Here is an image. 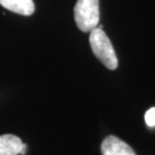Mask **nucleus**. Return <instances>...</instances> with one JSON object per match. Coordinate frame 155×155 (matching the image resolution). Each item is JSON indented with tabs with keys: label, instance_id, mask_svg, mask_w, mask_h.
I'll list each match as a JSON object with an SVG mask.
<instances>
[{
	"label": "nucleus",
	"instance_id": "f257e3e1",
	"mask_svg": "<svg viewBox=\"0 0 155 155\" xmlns=\"http://www.w3.org/2000/svg\"><path fill=\"white\" fill-rule=\"evenodd\" d=\"M90 45L95 56L108 69L114 70L118 66V59L110 39L102 28H95L90 33Z\"/></svg>",
	"mask_w": 155,
	"mask_h": 155
},
{
	"label": "nucleus",
	"instance_id": "f03ea898",
	"mask_svg": "<svg viewBox=\"0 0 155 155\" xmlns=\"http://www.w3.org/2000/svg\"><path fill=\"white\" fill-rule=\"evenodd\" d=\"M74 14L78 28L83 32H91L100 21L99 0H78Z\"/></svg>",
	"mask_w": 155,
	"mask_h": 155
},
{
	"label": "nucleus",
	"instance_id": "7ed1b4c3",
	"mask_svg": "<svg viewBox=\"0 0 155 155\" xmlns=\"http://www.w3.org/2000/svg\"><path fill=\"white\" fill-rule=\"evenodd\" d=\"M101 151L103 155H136L130 145L114 135H109L103 140Z\"/></svg>",
	"mask_w": 155,
	"mask_h": 155
},
{
	"label": "nucleus",
	"instance_id": "20e7f679",
	"mask_svg": "<svg viewBox=\"0 0 155 155\" xmlns=\"http://www.w3.org/2000/svg\"><path fill=\"white\" fill-rule=\"evenodd\" d=\"M0 5L7 10L25 16L31 15L35 9L32 0H0Z\"/></svg>",
	"mask_w": 155,
	"mask_h": 155
},
{
	"label": "nucleus",
	"instance_id": "39448f33",
	"mask_svg": "<svg viewBox=\"0 0 155 155\" xmlns=\"http://www.w3.org/2000/svg\"><path fill=\"white\" fill-rule=\"evenodd\" d=\"M21 145L20 138L15 135H0V155H18Z\"/></svg>",
	"mask_w": 155,
	"mask_h": 155
},
{
	"label": "nucleus",
	"instance_id": "423d86ee",
	"mask_svg": "<svg viewBox=\"0 0 155 155\" xmlns=\"http://www.w3.org/2000/svg\"><path fill=\"white\" fill-rule=\"evenodd\" d=\"M145 122L149 127L155 126V107L150 108L145 113Z\"/></svg>",
	"mask_w": 155,
	"mask_h": 155
},
{
	"label": "nucleus",
	"instance_id": "0eeeda50",
	"mask_svg": "<svg viewBox=\"0 0 155 155\" xmlns=\"http://www.w3.org/2000/svg\"><path fill=\"white\" fill-rule=\"evenodd\" d=\"M26 149H27V145H26L25 143H22L20 151H19V154H20V155H25L26 154Z\"/></svg>",
	"mask_w": 155,
	"mask_h": 155
}]
</instances>
